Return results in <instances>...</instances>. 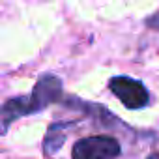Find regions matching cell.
I'll use <instances>...</instances> for the list:
<instances>
[{
    "label": "cell",
    "mask_w": 159,
    "mask_h": 159,
    "mask_svg": "<svg viewBox=\"0 0 159 159\" xmlns=\"http://www.w3.org/2000/svg\"><path fill=\"white\" fill-rule=\"evenodd\" d=\"M64 107L71 109V111H79V112H83L86 118H90L98 127H103V129H109L114 133L122 131V133H129L131 129L116 116L112 114L107 107L99 105V103H92V101H86V99H81V98H77V96H64L62 101H60Z\"/></svg>",
    "instance_id": "cell-1"
},
{
    "label": "cell",
    "mask_w": 159,
    "mask_h": 159,
    "mask_svg": "<svg viewBox=\"0 0 159 159\" xmlns=\"http://www.w3.org/2000/svg\"><path fill=\"white\" fill-rule=\"evenodd\" d=\"M120 153L122 146L114 135H88L71 148V159H118Z\"/></svg>",
    "instance_id": "cell-2"
},
{
    "label": "cell",
    "mask_w": 159,
    "mask_h": 159,
    "mask_svg": "<svg viewBox=\"0 0 159 159\" xmlns=\"http://www.w3.org/2000/svg\"><path fill=\"white\" fill-rule=\"evenodd\" d=\"M109 90L112 96L129 111H139L150 105L152 96L144 83L127 75H116L109 81Z\"/></svg>",
    "instance_id": "cell-3"
},
{
    "label": "cell",
    "mask_w": 159,
    "mask_h": 159,
    "mask_svg": "<svg viewBox=\"0 0 159 159\" xmlns=\"http://www.w3.org/2000/svg\"><path fill=\"white\" fill-rule=\"evenodd\" d=\"M38 105L32 99L30 94L26 96H15L0 105V137H4L10 127L23 116H32L38 114Z\"/></svg>",
    "instance_id": "cell-4"
},
{
    "label": "cell",
    "mask_w": 159,
    "mask_h": 159,
    "mask_svg": "<svg viewBox=\"0 0 159 159\" xmlns=\"http://www.w3.org/2000/svg\"><path fill=\"white\" fill-rule=\"evenodd\" d=\"M77 125H79L77 120H66V122L51 124L45 131V137H43V155L52 157L56 152H60V148L64 146V142L67 139V133Z\"/></svg>",
    "instance_id": "cell-5"
},
{
    "label": "cell",
    "mask_w": 159,
    "mask_h": 159,
    "mask_svg": "<svg viewBox=\"0 0 159 159\" xmlns=\"http://www.w3.org/2000/svg\"><path fill=\"white\" fill-rule=\"evenodd\" d=\"M144 25L148 28H152V30H159V10L155 13H152L150 17H146L144 19Z\"/></svg>",
    "instance_id": "cell-6"
},
{
    "label": "cell",
    "mask_w": 159,
    "mask_h": 159,
    "mask_svg": "<svg viewBox=\"0 0 159 159\" xmlns=\"http://www.w3.org/2000/svg\"><path fill=\"white\" fill-rule=\"evenodd\" d=\"M146 159H159V152H155V153H152V155H148Z\"/></svg>",
    "instance_id": "cell-7"
}]
</instances>
